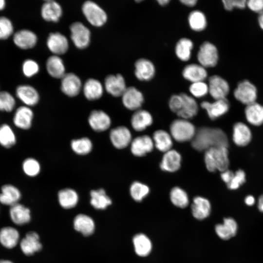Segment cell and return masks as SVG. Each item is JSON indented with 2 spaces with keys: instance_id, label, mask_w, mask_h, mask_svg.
<instances>
[{
  "instance_id": "22",
  "label": "cell",
  "mask_w": 263,
  "mask_h": 263,
  "mask_svg": "<svg viewBox=\"0 0 263 263\" xmlns=\"http://www.w3.org/2000/svg\"><path fill=\"white\" fill-rule=\"evenodd\" d=\"M182 75L191 83L204 81L207 76L206 68L200 64L191 63L185 66L182 71Z\"/></svg>"
},
{
  "instance_id": "2",
  "label": "cell",
  "mask_w": 263,
  "mask_h": 263,
  "mask_svg": "<svg viewBox=\"0 0 263 263\" xmlns=\"http://www.w3.org/2000/svg\"><path fill=\"white\" fill-rule=\"evenodd\" d=\"M228 148L221 147L210 148L205 151L204 162L210 172H223L228 169L229 165Z\"/></svg>"
},
{
  "instance_id": "31",
  "label": "cell",
  "mask_w": 263,
  "mask_h": 263,
  "mask_svg": "<svg viewBox=\"0 0 263 263\" xmlns=\"http://www.w3.org/2000/svg\"><path fill=\"white\" fill-rule=\"evenodd\" d=\"M73 224L75 230L86 236L92 235L95 229V224L93 219L84 214L76 215L74 220Z\"/></svg>"
},
{
  "instance_id": "7",
  "label": "cell",
  "mask_w": 263,
  "mask_h": 263,
  "mask_svg": "<svg viewBox=\"0 0 263 263\" xmlns=\"http://www.w3.org/2000/svg\"><path fill=\"white\" fill-rule=\"evenodd\" d=\"M71 38L75 47L84 49L88 46L91 40V32L83 23L76 21L70 27Z\"/></svg>"
},
{
  "instance_id": "52",
  "label": "cell",
  "mask_w": 263,
  "mask_h": 263,
  "mask_svg": "<svg viewBox=\"0 0 263 263\" xmlns=\"http://www.w3.org/2000/svg\"><path fill=\"white\" fill-rule=\"evenodd\" d=\"M245 173L242 169L237 170L230 182L226 185L230 190H235L239 188L245 182Z\"/></svg>"
},
{
  "instance_id": "4",
  "label": "cell",
  "mask_w": 263,
  "mask_h": 263,
  "mask_svg": "<svg viewBox=\"0 0 263 263\" xmlns=\"http://www.w3.org/2000/svg\"><path fill=\"white\" fill-rule=\"evenodd\" d=\"M82 11L87 21L94 26H102L107 20L105 10L94 1H85L82 4Z\"/></svg>"
},
{
  "instance_id": "60",
  "label": "cell",
  "mask_w": 263,
  "mask_h": 263,
  "mask_svg": "<svg viewBox=\"0 0 263 263\" xmlns=\"http://www.w3.org/2000/svg\"><path fill=\"white\" fill-rule=\"evenodd\" d=\"M258 21L260 27L263 30V12L259 14Z\"/></svg>"
},
{
  "instance_id": "63",
  "label": "cell",
  "mask_w": 263,
  "mask_h": 263,
  "mask_svg": "<svg viewBox=\"0 0 263 263\" xmlns=\"http://www.w3.org/2000/svg\"><path fill=\"white\" fill-rule=\"evenodd\" d=\"M0 263H13L11 261L6 260H0Z\"/></svg>"
},
{
  "instance_id": "28",
  "label": "cell",
  "mask_w": 263,
  "mask_h": 263,
  "mask_svg": "<svg viewBox=\"0 0 263 263\" xmlns=\"http://www.w3.org/2000/svg\"><path fill=\"white\" fill-rule=\"evenodd\" d=\"M104 87L98 80L90 78L85 82L83 92L85 97L89 100H95L102 96Z\"/></svg>"
},
{
  "instance_id": "56",
  "label": "cell",
  "mask_w": 263,
  "mask_h": 263,
  "mask_svg": "<svg viewBox=\"0 0 263 263\" xmlns=\"http://www.w3.org/2000/svg\"><path fill=\"white\" fill-rule=\"evenodd\" d=\"M234 173L229 169H226L221 174V177L222 180L226 184L228 185L231 181Z\"/></svg>"
},
{
  "instance_id": "39",
  "label": "cell",
  "mask_w": 263,
  "mask_h": 263,
  "mask_svg": "<svg viewBox=\"0 0 263 263\" xmlns=\"http://www.w3.org/2000/svg\"><path fill=\"white\" fill-rule=\"evenodd\" d=\"M193 48L192 40L188 38H183L177 42L175 46V53L180 60L187 61L191 57Z\"/></svg>"
},
{
  "instance_id": "1",
  "label": "cell",
  "mask_w": 263,
  "mask_h": 263,
  "mask_svg": "<svg viewBox=\"0 0 263 263\" xmlns=\"http://www.w3.org/2000/svg\"><path fill=\"white\" fill-rule=\"evenodd\" d=\"M191 146L196 150L205 151L212 148H228V140L225 133L222 129L202 127L196 130L191 141Z\"/></svg>"
},
{
  "instance_id": "41",
  "label": "cell",
  "mask_w": 263,
  "mask_h": 263,
  "mask_svg": "<svg viewBox=\"0 0 263 263\" xmlns=\"http://www.w3.org/2000/svg\"><path fill=\"white\" fill-rule=\"evenodd\" d=\"M132 242L135 253L138 256L145 257L150 253L152 244L150 239L145 234H136L133 238Z\"/></svg>"
},
{
  "instance_id": "9",
  "label": "cell",
  "mask_w": 263,
  "mask_h": 263,
  "mask_svg": "<svg viewBox=\"0 0 263 263\" xmlns=\"http://www.w3.org/2000/svg\"><path fill=\"white\" fill-rule=\"evenodd\" d=\"M109 138L113 146L117 149H123L131 144L132 135L128 128L120 126L112 129Z\"/></svg>"
},
{
  "instance_id": "34",
  "label": "cell",
  "mask_w": 263,
  "mask_h": 263,
  "mask_svg": "<svg viewBox=\"0 0 263 263\" xmlns=\"http://www.w3.org/2000/svg\"><path fill=\"white\" fill-rule=\"evenodd\" d=\"M46 67L48 73L54 78H61L66 74L63 61L59 56L54 55L49 57Z\"/></svg>"
},
{
  "instance_id": "37",
  "label": "cell",
  "mask_w": 263,
  "mask_h": 263,
  "mask_svg": "<svg viewBox=\"0 0 263 263\" xmlns=\"http://www.w3.org/2000/svg\"><path fill=\"white\" fill-rule=\"evenodd\" d=\"M60 206L65 209L74 207L78 203L79 197L77 192L71 188L61 189L57 194Z\"/></svg>"
},
{
  "instance_id": "3",
  "label": "cell",
  "mask_w": 263,
  "mask_h": 263,
  "mask_svg": "<svg viewBox=\"0 0 263 263\" xmlns=\"http://www.w3.org/2000/svg\"><path fill=\"white\" fill-rule=\"evenodd\" d=\"M196 130L188 120L181 118L173 120L169 126V133L172 139L180 143L191 141Z\"/></svg>"
},
{
  "instance_id": "61",
  "label": "cell",
  "mask_w": 263,
  "mask_h": 263,
  "mask_svg": "<svg viewBox=\"0 0 263 263\" xmlns=\"http://www.w3.org/2000/svg\"><path fill=\"white\" fill-rule=\"evenodd\" d=\"M157 3L161 6H164L167 5L169 2V0H158Z\"/></svg>"
},
{
  "instance_id": "5",
  "label": "cell",
  "mask_w": 263,
  "mask_h": 263,
  "mask_svg": "<svg viewBox=\"0 0 263 263\" xmlns=\"http://www.w3.org/2000/svg\"><path fill=\"white\" fill-rule=\"evenodd\" d=\"M197 58L199 64L206 69L215 67L219 60L216 46L210 42H204L199 47Z\"/></svg>"
},
{
  "instance_id": "13",
  "label": "cell",
  "mask_w": 263,
  "mask_h": 263,
  "mask_svg": "<svg viewBox=\"0 0 263 263\" xmlns=\"http://www.w3.org/2000/svg\"><path fill=\"white\" fill-rule=\"evenodd\" d=\"M88 123L92 129L96 132L107 130L111 126L112 121L110 116L102 110H95L89 115Z\"/></svg>"
},
{
  "instance_id": "24",
  "label": "cell",
  "mask_w": 263,
  "mask_h": 263,
  "mask_svg": "<svg viewBox=\"0 0 263 263\" xmlns=\"http://www.w3.org/2000/svg\"><path fill=\"white\" fill-rule=\"evenodd\" d=\"M62 15V7L60 4L55 0H46L42 5L41 15L46 21L57 22Z\"/></svg>"
},
{
  "instance_id": "51",
  "label": "cell",
  "mask_w": 263,
  "mask_h": 263,
  "mask_svg": "<svg viewBox=\"0 0 263 263\" xmlns=\"http://www.w3.org/2000/svg\"><path fill=\"white\" fill-rule=\"evenodd\" d=\"M22 70L25 76L31 77L38 72L39 67L38 63L34 60L27 59L22 64Z\"/></svg>"
},
{
  "instance_id": "42",
  "label": "cell",
  "mask_w": 263,
  "mask_h": 263,
  "mask_svg": "<svg viewBox=\"0 0 263 263\" xmlns=\"http://www.w3.org/2000/svg\"><path fill=\"white\" fill-rule=\"evenodd\" d=\"M188 23L190 28L194 31L201 32L207 26V20L204 13L200 10L191 11L188 16Z\"/></svg>"
},
{
  "instance_id": "29",
  "label": "cell",
  "mask_w": 263,
  "mask_h": 263,
  "mask_svg": "<svg viewBox=\"0 0 263 263\" xmlns=\"http://www.w3.org/2000/svg\"><path fill=\"white\" fill-rule=\"evenodd\" d=\"M211 211V205L208 199L202 197L196 196L191 205L193 216L197 219L203 220L207 217Z\"/></svg>"
},
{
  "instance_id": "23",
  "label": "cell",
  "mask_w": 263,
  "mask_h": 263,
  "mask_svg": "<svg viewBox=\"0 0 263 263\" xmlns=\"http://www.w3.org/2000/svg\"><path fill=\"white\" fill-rule=\"evenodd\" d=\"M182 99V104L180 110L176 114L180 118L189 119L195 116L198 112V104L192 96L186 93H180Z\"/></svg>"
},
{
  "instance_id": "47",
  "label": "cell",
  "mask_w": 263,
  "mask_h": 263,
  "mask_svg": "<svg viewBox=\"0 0 263 263\" xmlns=\"http://www.w3.org/2000/svg\"><path fill=\"white\" fill-rule=\"evenodd\" d=\"M24 173L29 177H35L38 175L41 169L39 162L36 159L29 157L25 159L22 164Z\"/></svg>"
},
{
  "instance_id": "18",
  "label": "cell",
  "mask_w": 263,
  "mask_h": 263,
  "mask_svg": "<svg viewBox=\"0 0 263 263\" xmlns=\"http://www.w3.org/2000/svg\"><path fill=\"white\" fill-rule=\"evenodd\" d=\"M17 97L28 107L37 105L39 100V95L38 91L29 85H20L17 87L16 90Z\"/></svg>"
},
{
  "instance_id": "36",
  "label": "cell",
  "mask_w": 263,
  "mask_h": 263,
  "mask_svg": "<svg viewBox=\"0 0 263 263\" xmlns=\"http://www.w3.org/2000/svg\"><path fill=\"white\" fill-rule=\"evenodd\" d=\"M237 231V223L232 218H225L223 224H218L215 226L216 234L220 238L225 240L234 237Z\"/></svg>"
},
{
  "instance_id": "54",
  "label": "cell",
  "mask_w": 263,
  "mask_h": 263,
  "mask_svg": "<svg viewBox=\"0 0 263 263\" xmlns=\"http://www.w3.org/2000/svg\"><path fill=\"white\" fill-rule=\"evenodd\" d=\"M183 99L180 94H173L169 98V106L170 110L174 113L177 114L180 110Z\"/></svg>"
},
{
  "instance_id": "25",
  "label": "cell",
  "mask_w": 263,
  "mask_h": 263,
  "mask_svg": "<svg viewBox=\"0 0 263 263\" xmlns=\"http://www.w3.org/2000/svg\"><path fill=\"white\" fill-rule=\"evenodd\" d=\"M22 252L26 255H31L41 250L42 244L38 233L34 231L28 232L20 242Z\"/></svg>"
},
{
  "instance_id": "55",
  "label": "cell",
  "mask_w": 263,
  "mask_h": 263,
  "mask_svg": "<svg viewBox=\"0 0 263 263\" xmlns=\"http://www.w3.org/2000/svg\"><path fill=\"white\" fill-rule=\"evenodd\" d=\"M246 6L251 11L259 14L263 12V0H246Z\"/></svg>"
},
{
  "instance_id": "59",
  "label": "cell",
  "mask_w": 263,
  "mask_h": 263,
  "mask_svg": "<svg viewBox=\"0 0 263 263\" xmlns=\"http://www.w3.org/2000/svg\"><path fill=\"white\" fill-rule=\"evenodd\" d=\"M258 207L260 211L263 212V194L261 195L259 198Z\"/></svg>"
},
{
  "instance_id": "19",
  "label": "cell",
  "mask_w": 263,
  "mask_h": 263,
  "mask_svg": "<svg viewBox=\"0 0 263 263\" xmlns=\"http://www.w3.org/2000/svg\"><path fill=\"white\" fill-rule=\"evenodd\" d=\"M181 162L180 153L175 150L171 149L164 153L160 163V168L164 171L174 172L180 168Z\"/></svg>"
},
{
  "instance_id": "11",
  "label": "cell",
  "mask_w": 263,
  "mask_h": 263,
  "mask_svg": "<svg viewBox=\"0 0 263 263\" xmlns=\"http://www.w3.org/2000/svg\"><path fill=\"white\" fill-rule=\"evenodd\" d=\"M200 105L206 111L209 118L212 120L225 114L230 107L229 101L226 98L215 100L213 102L204 101Z\"/></svg>"
},
{
  "instance_id": "10",
  "label": "cell",
  "mask_w": 263,
  "mask_h": 263,
  "mask_svg": "<svg viewBox=\"0 0 263 263\" xmlns=\"http://www.w3.org/2000/svg\"><path fill=\"white\" fill-rule=\"evenodd\" d=\"M121 99L126 109L134 111L140 109L144 101L142 93L133 86L127 88L121 96Z\"/></svg>"
},
{
  "instance_id": "40",
  "label": "cell",
  "mask_w": 263,
  "mask_h": 263,
  "mask_svg": "<svg viewBox=\"0 0 263 263\" xmlns=\"http://www.w3.org/2000/svg\"><path fill=\"white\" fill-rule=\"evenodd\" d=\"M90 204L96 209H105L112 204L111 198L104 189L92 190L90 192Z\"/></svg>"
},
{
  "instance_id": "50",
  "label": "cell",
  "mask_w": 263,
  "mask_h": 263,
  "mask_svg": "<svg viewBox=\"0 0 263 263\" xmlns=\"http://www.w3.org/2000/svg\"><path fill=\"white\" fill-rule=\"evenodd\" d=\"M14 31L12 21L6 17H0V39H6L11 36Z\"/></svg>"
},
{
  "instance_id": "30",
  "label": "cell",
  "mask_w": 263,
  "mask_h": 263,
  "mask_svg": "<svg viewBox=\"0 0 263 263\" xmlns=\"http://www.w3.org/2000/svg\"><path fill=\"white\" fill-rule=\"evenodd\" d=\"M20 190L15 186L6 184L1 188L0 203L4 205L12 206L18 203L21 198Z\"/></svg>"
},
{
  "instance_id": "49",
  "label": "cell",
  "mask_w": 263,
  "mask_h": 263,
  "mask_svg": "<svg viewBox=\"0 0 263 263\" xmlns=\"http://www.w3.org/2000/svg\"><path fill=\"white\" fill-rule=\"evenodd\" d=\"M189 91L192 97L201 98L208 93V84L205 81H199L192 83Z\"/></svg>"
},
{
  "instance_id": "53",
  "label": "cell",
  "mask_w": 263,
  "mask_h": 263,
  "mask_svg": "<svg viewBox=\"0 0 263 263\" xmlns=\"http://www.w3.org/2000/svg\"><path fill=\"white\" fill-rule=\"evenodd\" d=\"M224 8L226 11H231L234 8L244 9L246 7V0H223Z\"/></svg>"
},
{
  "instance_id": "17",
  "label": "cell",
  "mask_w": 263,
  "mask_h": 263,
  "mask_svg": "<svg viewBox=\"0 0 263 263\" xmlns=\"http://www.w3.org/2000/svg\"><path fill=\"white\" fill-rule=\"evenodd\" d=\"M155 71L154 65L148 59L141 58L138 59L135 62L134 75L140 81L150 80L154 77Z\"/></svg>"
},
{
  "instance_id": "58",
  "label": "cell",
  "mask_w": 263,
  "mask_h": 263,
  "mask_svg": "<svg viewBox=\"0 0 263 263\" xmlns=\"http://www.w3.org/2000/svg\"><path fill=\"white\" fill-rule=\"evenodd\" d=\"M244 202L247 206H251L255 203V199L253 196L248 195L245 197Z\"/></svg>"
},
{
  "instance_id": "35",
  "label": "cell",
  "mask_w": 263,
  "mask_h": 263,
  "mask_svg": "<svg viewBox=\"0 0 263 263\" xmlns=\"http://www.w3.org/2000/svg\"><path fill=\"white\" fill-rule=\"evenodd\" d=\"M247 121L254 126L263 124V106L257 102L246 105L244 110Z\"/></svg>"
},
{
  "instance_id": "44",
  "label": "cell",
  "mask_w": 263,
  "mask_h": 263,
  "mask_svg": "<svg viewBox=\"0 0 263 263\" xmlns=\"http://www.w3.org/2000/svg\"><path fill=\"white\" fill-rule=\"evenodd\" d=\"M71 148L73 151L79 155L89 154L93 149V143L88 137H82L72 140Z\"/></svg>"
},
{
  "instance_id": "12",
  "label": "cell",
  "mask_w": 263,
  "mask_h": 263,
  "mask_svg": "<svg viewBox=\"0 0 263 263\" xmlns=\"http://www.w3.org/2000/svg\"><path fill=\"white\" fill-rule=\"evenodd\" d=\"M61 79L60 88L63 94L71 97L79 94L82 88V82L76 74L66 73Z\"/></svg>"
},
{
  "instance_id": "33",
  "label": "cell",
  "mask_w": 263,
  "mask_h": 263,
  "mask_svg": "<svg viewBox=\"0 0 263 263\" xmlns=\"http://www.w3.org/2000/svg\"><path fill=\"white\" fill-rule=\"evenodd\" d=\"M155 147L164 153L170 150L172 147V138L169 133L163 130L155 131L152 135Z\"/></svg>"
},
{
  "instance_id": "15",
  "label": "cell",
  "mask_w": 263,
  "mask_h": 263,
  "mask_svg": "<svg viewBox=\"0 0 263 263\" xmlns=\"http://www.w3.org/2000/svg\"><path fill=\"white\" fill-rule=\"evenodd\" d=\"M131 151L137 157H142L150 152L154 148L152 138L148 135L138 136L132 140Z\"/></svg>"
},
{
  "instance_id": "32",
  "label": "cell",
  "mask_w": 263,
  "mask_h": 263,
  "mask_svg": "<svg viewBox=\"0 0 263 263\" xmlns=\"http://www.w3.org/2000/svg\"><path fill=\"white\" fill-rule=\"evenodd\" d=\"M9 214L12 222L17 225L26 224L31 220L30 209L19 203L11 206Z\"/></svg>"
},
{
  "instance_id": "14",
  "label": "cell",
  "mask_w": 263,
  "mask_h": 263,
  "mask_svg": "<svg viewBox=\"0 0 263 263\" xmlns=\"http://www.w3.org/2000/svg\"><path fill=\"white\" fill-rule=\"evenodd\" d=\"M104 87L114 97L121 96L127 88L124 77L120 74L108 75L105 78Z\"/></svg>"
},
{
  "instance_id": "27",
  "label": "cell",
  "mask_w": 263,
  "mask_h": 263,
  "mask_svg": "<svg viewBox=\"0 0 263 263\" xmlns=\"http://www.w3.org/2000/svg\"><path fill=\"white\" fill-rule=\"evenodd\" d=\"M232 138L236 145L244 147L251 141V132L246 125L242 122H238L233 126Z\"/></svg>"
},
{
  "instance_id": "26",
  "label": "cell",
  "mask_w": 263,
  "mask_h": 263,
  "mask_svg": "<svg viewBox=\"0 0 263 263\" xmlns=\"http://www.w3.org/2000/svg\"><path fill=\"white\" fill-rule=\"evenodd\" d=\"M153 118L148 111L139 109L135 111L132 114L131 123L133 129L137 132H142L151 125Z\"/></svg>"
},
{
  "instance_id": "21",
  "label": "cell",
  "mask_w": 263,
  "mask_h": 263,
  "mask_svg": "<svg viewBox=\"0 0 263 263\" xmlns=\"http://www.w3.org/2000/svg\"><path fill=\"white\" fill-rule=\"evenodd\" d=\"M13 40L18 47L25 50L34 47L37 44L38 38L34 32L24 29L16 32Z\"/></svg>"
},
{
  "instance_id": "20",
  "label": "cell",
  "mask_w": 263,
  "mask_h": 263,
  "mask_svg": "<svg viewBox=\"0 0 263 263\" xmlns=\"http://www.w3.org/2000/svg\"><path fill=\"white\" fill-rule=\"evenodd\" d=\"M34 113L30 107L26 106L19 107L13 116V123L17 128L22 130L29 129L32 124Z\"/></svg>"
},
{
  "instance_id": "57",
  "label": "cell",
  "mask_w": 263,
  "mask_h": 263,
  "mask_svg": "<svg viewBox=\"0 0 263 263\" xmlns=\"http://www.w3.org/2000/svg\"><path fill=\"white\" fill-rule=\"evenodd\" d=\"M180 2L183 4L188 7H193L196 4L197 2V0H180Z\"/></svg>"
},
{
  "instance_id": "62",
  "label": "cell",
  "mask_w": 263,
  "mask_h": 263,
  "mask_svg": "<svg viewBox=\"0 0 263 263\" xmlns=\"http://www.w3.org/2000/svg\"><path fill=\"white\" fill-rule=\"evenodd\" d=\"M5 1L4 0H0V10L5 8Z\"/></svg>"
},
{
  "instance_id": "46",
  "label": "cell",
  "mask_w": 263,
  "mask_h": 263,
  "mask_svg": "<svg viewBox=\"0 0 263 263\" xmlns=\"http://www.w3.org/2000/svg\"><path fill=\"white\" fill-rule=\"evenodd\" d=\"M130 192L134 201L141 202L149 194L150 188L141 182L134 181L130 186Z\"/></svg>"
},
{
  "instance_id": "16",
  "label": "cell",
  "mask_w": 263,
  "mask_h": 263,
  "mask_svg": "<svg viewBox=\"0 0 263 263\" xmlns=\"http://www.w3.org/2000/svg\"><path fill=\"white\" fill-rule=\"evenodd\" d=\"M46 44L49 50L56 56L65 54L69 48L67 38L59 32L50 33L47 38Z\"/></svg>"
},
{
  "instance_id": "6",
  "label": "cell",
  "mask_w": 263,
  "mask_h": 263,
  "mask_svg": "<svg viewBox=\"0 0 263 263\" xmlns=\"http://www.w3.org/2000/svg\"><path fill=\"white\" fill-rule=\"evenodd\" d=\"M234 97L242 104L248 105L256 102L257 89L256 86L248 80L240 81L234 89Z\"/></svg>"
},
{
  "instance_id": "43",
  "label": "cell",
  "mask_w": 263,
  "mask_h": 263,
  "mask_svg": "<svg viewBox=\"0 0 263 263\" xmlns=\"http://www.w3.org/2000/svg\"><path fill=\"white\" fill-rule=\"evenodd\" d=\"M17 139L12 128L7 124L0 126V145L5 148H10L16 143Z\"/></svg>"
},
{
  "instance_id": "8",
  "label": "cell",
  "mask_w": 263,
  "mask_h": 263,
  "mask_svg": "<svg viewBox=\"0 0 263 263\" xmlns=\"http://www.w3.org/2000/svg\"><path fill=\"white\" fill-rule=\"evenodd\" d=\"M208 93L215 100L226 98L230 88L227 81L218 75H213L209 77Z\"/></svg>"
},
{
  "instance_id": "45",
  "label": "cell",
  "mask_w": 263,
  "mask_h": 263,
  "mask_svg": "<svg viewBox=\"0 0 263 263\" xmlns=\"http://www.w3.org/2000/svg\"><path fill=\"white\" fill-rule=\"evenodd\" d=\"M170 199L172 203L176 207L180 208L187 207L189 203L188 194L183 189L179 187H173L170 190Z\"/></svg>"
},
{
  "instance_id": "38",
  "label": "cell",
  "mask_w": 263,
  "mask_h": 263,
  "mask_svg": "<svg viewBox=\"0 0 263 263\" xmlns=\"http://www.w3.org/2000/svg\"><path fill=\"white\" fill-rule=\"evenodd\" d=\"M19 234L15 228L5 226L0 230V243L5 248L11 249L17 245Z\"/></svg>"
},
{
  "instance_id": "48",
  "label": "cell",
  "mask_w": 263,
  "mask_h": 263,
  "mask_svg": "<svg viewBox=\"0 0 263 263\" xmlns=\"http://www.w3.org/2000/svg\"><path fill=\"white\" fill-rule=\"evenodd\" d=\"M16 105V100L11 93L7 91L0 92V111L10 112Z\"/></svg>"
}]
</instances>
